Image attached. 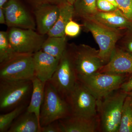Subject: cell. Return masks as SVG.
Masks as SVG:
<instances>
[{
  "label": "cell",
  "instance_id": "cell-1",
  "mask_svg": "<svg viewBox=\"0 0 132 132\" xmlns=\"http://www.w3.org/2000/svg\"><path fill=\"white\" fill-rule=\"evenodd\" d=\"M128 93L120 88L97 101L101 132H118L123 105Z\"/></svg>",
  "mask_w": 132,
  "mask_h": 132
},
{
  "label": "cell",
  "instance_id": "cell-2",
  "mask_svg": "<svg viewBox=\"0 0 132 132\" xmlns=\"http://www.w3.org/2000/svg\"><path fill=\"white\" fill-rule=\"evenodd\" d=\"M71 115L70 108L65 99L49 81H47L40 114L41 127Z\"/></svg>",
  "mask_w": 132,
  "mask_h": 132
},
{
  "label": "cell",
  "instance_id": "cell-3",
  "mask_svg": "<svg viewBox=\"0 0 132 132\" xmlns=\"http://www.w3.org/2000/svg\"><path fill=\"white\" fill-rule=\"evenodd\" d=\"M32 80H1L0 110L9 111L19 106L31 94Z\"/></svg>",
  "mask_w": 132,
  "mask_h": 132
},
{
  "label": "cell",
  "instance_id": "cell-4",
  "mask_svg": "<svg viewBox=\"0 0 132 132\" xmlns=\"http://www.w3.org/2000/svg\"><path fill=\"white\" fill-rule=\"evenodd\" d=\"M78 81L72 54L67 46L49 81L62 97L65 98Z\"/></svg>",
  "mask_w": 132,
  "mask_h": 132
},
{
  "label": "cell",
  "instance_id": "cell-5",
  "mask_svg": "<svg viewBox=\"0 0 132 132\" xmlns=\"http://www.w3.org/2000/svg\"><path fill=\"white\" fill-rule=\"evenodd\" d=\"M127 75H118L97 72L90 75L78 77L97 99L101 98L120 88L128 79Z\"/></svg>",
  "mask_w": 132,
  "mask_h": 132
},
{
  "label": "cell",
  "instance_id": "cell-6",
  "mask_svg": "<svg viewBox=\"0 0 132 132\" xmlns=\"http://www.w3.org/2000/svg\"><path fill=\"white\" fill-rule=\"evenodd\" d=\"M85 29L92 34L98 45L100 55L105 64L109 60L118 41L122 37L121 31L104 26L91 19L83 20Z\"/></svg>",
  "mask_w": 132,
  "mask_h": 132
},
{
  "label": "cell",
  "instance_id": "cell-7",
  "mask_svg": "<svg viewBox=\"0 0 132 132\" xmlns=\"http://www.w3.org/2000/svg\"><path fill=\"white\" fill-rule=\"evenodd\" d=\"M65 99L71 115L88 118L98 115L97 98L78 80Z\"/></svg>",
  "mask_w": 132,
  "mask_h": 132
},
{
  "label": "cell",
  "instance_id": "cell-8",
  "mask_svg": "<svg viewBox=\"0 0 132 132\" xmlns=\"http://www.w3.org/2000/svg\"><path fill=\"white\" fill-rule=\"evenodd\" d=\"M69 46L78 77L99 72L105 65L100 56L99 50L85 44Z\"/></svg>",
  "mask_w": 132,
  "mask_h": 132
},
{
  "label": "cell",
  "instance_id": "cell-9",
  "mask_svg": "<svg viewBox=\"0 0 132 132\" xmlns=\"http://www.w3.org/2000/svg\"><path fill=\"white\" fill-rule=\"evenodd\" d=\"M35 76L33 54H19L0 64L1 80H32Z\"/></svg>",
  "mask_w": 132,
  "mask_h": 132
},
{
  "label": "cell",
  "instance_id": "cell-10",
  "mask_svg": "<svg viewBox=\"0 0 132 132\" xmlns=\"http://www.w3.org/2000/svg\"><path fill=\"white\" fill-rule=\"evenodd\" d=\"M7 33L10 44L19 54H34L41 50L45 40L44 35L34 29L11 28Z\"/></svg>",
  "mask_w": 132,
  "mask_h": 132
},
{
  "label": "cell",
  "instance_id": "cell-11",
  "mask_svg": "<svg viewBox=\"0 0 132 132\" xmlns=\"http://www.w3.org/2000/svg\"><path fill=\"white\" fill-rule=\"evenodd\" d=\"M6 24L9 28L35 30V19L20 0H9L3 7Z\"/></svg>",
  "mask_w": 132,
  "mask_h": 132
},
{
  "label": "cell",
  "instance_id": "cell-12",
  "mask_svg": "<svg viewBox=\"0 0 132 132\" xmlns=\"http://www.w3.org/2000/svg\"><path fill=\"white\" fill-rule=\"evenodd\" d=\"M99 72L114 74L132 75V54L123 48L116 46L109 60Z\"/></svg>",
  "mask_w": 132,
  "mask_h": 132
},
{
  "label": "cell",
  "instance_id": "cell-13",
  "mask_svg": "<svg viewBox=\"0 0 132 132\" xmlns=\"http://www.w3.org/2000/svg\"><path fill=\"white\" fill-rule=\"evenodd\" d=\"M38 32L47 34L57 21L60 11V6L45 4L32 8Z\"/></svg>",
  "mask_w": 132,
  "mask_h": 132
},
{
  "label": "cell",
  "instance_id": "cell-14",
  "mask_svg": "<svg viewBox=\"0 0 132 132\" xmlns=\"http://www.w3.org/2000/svg\"><path fill=\"white\" fill-rule=\"evenodd\" d=\"M59 121L62 132L100 131L98 115L90 118L71 115Z\"/></svg>",
  "mask_w": 132,
  "mask_h": 132
},
{
  "label": "cell",
  "instance_id": "cell-15",
  "mask_svg": "<svg viewBox=\"0 0 132 132\" xmlns=\"http://www.w3.org/2000/svg\"><path fill=\"white\" fill-rule=\"evenodd\" d=\"M35 76L43 82L50 79L55 72L60 60L39 50L33 54Z\"/></svg>",
  "mask_w": 132,
  "mask_h": 132
},
{
  "label": "cell",
  "instance_id": "cell-16",
  "mask_svg": "<svg viewBox=\"0 0 132 132\" xmlns=\"http://www.w3.org/2000/svg\"><path fill=\"white\" fill-rule=\"evenodd\" d=\"M90 19L109 28L120 31L126 30L132 27V21L128 20L119 9L109 12L98 11Z\"/></svg>",
  "mask_w": 132,
  "mask_h": 132
},
{
  "label": "cell",
  "instance_id": "cell-17",
  "mask_svg": "<svg viewBox=\"0 0 132 132\" xmlns=\"http://www.w3.org/2000/svg\"><path fill=\"white\" fill-rule=\"evenodd\" d=\"M40 123L34 113L26 111L13 121L8 132H41Z\"/></svg>",
  "mask_w": 132,
  "mask_h": 132
},
{
  "label": "cell",
  "instance_id": "cell-18",
  "mask_svg": "<svg viewBox=\"0 0 132 132\" xmlns=\"http://www.w3.org/2000/svg\"><path fill=\"white\" fill-rule=\"evenodd\" d=\"M75 15L73 5L66 3L60 6V14L57 21L47 34L48 36L62 37L65 36V29L69 21Z\"/></svg>",
  "mask_w": 132,
  "mask_h": 132
},
{
  "label": "cell",
  "instance_id": "cell-19",
  "mask_svg": "<svg viewBox=\"0 0 132 132\" xmlns=\"http://www.w3.org/2000/svg\"><path fill=\"white\" fill-rule=\"evenodd\" d=\"M32 80V90L31 100L27 108V111L34 113L40 122V109L44 100L46 82H43L35 76Z\"/></svg>",
  "mask_w": 132,
  "mask_h": 132
},
{
  "label": "cell",
  "instance_id": "cell-20",
  "mask_svg": "<svg viewBox=\"0 0 132 132\" xmlns=\"http://www.w3.org/2000/svg\"><path fill=\"white\" fill-rule=\"evenodd\" d=\"M67 46L66 36L62 37L48 36L43 42L41 50L60 60Z\"/></svg>",
  "mask_w": 132,
  "mask_h": 132
},
{
  "label": "cell",
  "instance_id": "cell-21",
  "mask_svg": "<svg viewBox=\"0 0 132 132\" xmlns=\"http://www.w3.org/2000/svg\"><path fill=\"white\" fill-rule=\"evenodd\" d=\"M73 6L75 15L83 20L92 18L98 11L97 0H76Z\"/></svg>",
  "mask_w": 132,
  "mask_h": 132
},
{
  "label": "cell",
  "instance_id": "cell-22",
  "mask_svg": "<svg viewBox=\"0 0 132 132\" xmlns=\"http://www.w3.org/2000/svg\"><path fill=\"white\" fill-rule=\"evenodd\" d=\"M10 43L7 31L0 32V64L6 62L19 54Z\"/></svg>",
  "mask_w": 132,
  "mask_h": 132
},
{
  "label": "cell",
  "instance_id": "cell-23",
  "mask_svg": "<svg viewBox=\"0 0 132 132\" xmlns=\"http://www.w3.org/2000/svg\"><path fill=\"white\" fill-rule=\"evenodd\" d=\"M118 132H132V104L129 94L123 105Z\"/></svg>",
  "mask_w": 132,
  "mask_h": 132
},
{
  "label": "cell",
  "instance_id": "cell-24",
  "mask_svg": "<svg viewBox=\"0 0 132 132\" xmlns=\"http://www.w3.org/2000/svg\"><path fill=\"white\" fill-rule=\"evenodd\" d=\"M26 107V104H22L6 113L0 115V132H7L12 123L24 112Z\"/></svg>",
  "mask_w": 132,
  "mask_h": 132
},
{
  "label": "cell",
  "instance_id": "cell-25",
  "mask_svg": "<svg viewBox=\"0 0 132 132\" xmlns=\"http://www.w3.org/2000/svg\"><path fill=\"white\" fill-rule=\"evenodd\" d=\"M118 9L128 20L132 21V0H116Z\"/></svg>",
  "mask_w": 132,
  "mask_h": 132
},
{
  "label": "cell",
  "instance_id": "cell-26",
  "mask_svg": "<svg viewBox=\"0 0 132 132\" xmlns=\"http://www.w3.org/2000/svg\"><path fill=\"white\" fill-rule=\"evenodd\" d=\"M81 30L80 25L72 19L66 25L65 29V35L70 37H76L79 34Z\"/></svg>",
  "mask_w": 132,
  "mask_h": 132
},
{
  "label": "cell",
  "instance_id": "cell-27",
  "mask_svg": "<svg viewBox=\"0 0 132 132\" xmlns=\"http://www.w3.org/2000/svg\"><path fill=\"white\" fill-rule=\"evenodd\" d=\"M32 8L37 6L45 4H51L60 6L68 2L67 0H25Z\"/></svg>",
  "mask_w": 132,
  "mask_h": 132
},
{
  "label": "cell",
  "instance_id": "cell-28",
  "mask_svg": "<svg viewBox=\"0 0 132 132\" xmlns=\"http://www.w3.org/2000/svg\"><path fill=\"white\" fill-rule=\"evenodd\" d=\"M97 7L98 11L102 12H109L119 9L106 0H97Z\"/></svg>",
  "mask_w": 132,
  "mask_h": 132
},
{
  "label": "cell",
  "instance_id": "cell-29",
  "mask_svg": "<svg viewBox=\"0 0 132 132\" xmlns=\"http://www.w3.org/2000/svg\"><path fill=\"white\" fill-rule=\"evenodd\" d=\"M123 36V48L132 54V27L126 30Z\"/></svg>",
  "mask_w": 132,
  "mask_h": 132
},
{
  "label": "cell",
  "instance_id": "cell-30",
  "mask_svg": "<svg viewBox=\"0 0 132 132\" xmlns=\"http://www.w3.org/2000/svg\"><path fill=\"white\" fill-rule=\"evenodd\" d=\"M41 132H62L59 121H54L41 128Z\"/></svg>",
  "mask_w": 132,
  "mask_h": 132
},
{
  "label": "cell",
  "instance_id": "cell-31",
  "mask_svg": "<svg viewBox=\"0 0 132 132\" xmlns=\"http://www.w3.org/2000/svg\"><path fill=\"white\" fill-rule=\"evenodd\" d=\"M120 89L123 92L129 93L132 92V76L122 84Z\"/></svg>",
  "mask_w": 132,
  "mask_h": 132
},
{
  "label": "cell",
  "instance_id": "cell-32",
  "mask_svg": "<svg viewBox=\"0 0 132 132\" xmlns=\"http://www.w3.org/2000/svg\"><path fill=\"white\" fill-rule=\"evenodd\" d=\"M0 24H6V17L3 8H0Z\"/></svg>",
  "mask_w": 132,
  "mask_h": 132
},
{
  "label": "cell",
  "instance_id": "cell-33",
  "mask_svg": "<svg viewBox=\"0 0 132 132\" xmlns=\"http://www.w3.org/2000/svg\"><path fill=\"white\" fill-rule=\"evenodd\" d=\"M9 0H0V8H3Z\"/></svg>",
  "mask_w": 132,
  "mask_h": 132
},
{
  "label": "cell",
  "instance_id": "cell-34",
  "mask_svg": "<svg viewBox=\"0 0 132 132\" xmlns=\"http://www.w3.org/2000/svg\"><path fill=\"white\" fill-rule=\"evenodd\" d=\"M107 1H108L109 2L111 3L113 5L115 6L116 7L118 8V4H117V2H116V0H106Z\"/></svg>",
  "mask_w": 132,
  "mask_h": 132
},
{
  "label": "cell",
  "instance_id": "cell-35",
  "mask_svg": "<svg viewBox=\"0 0 132 132\" xmlns=\"http://www.w3.org/2000/svg\"><path fill=\"white\" fill-rule=\"evenodd\" d=\"M67 2L71 5H73L76 0H67Z\"/></svg>",
  "mask_w": 132,
  "mask_h": 132
},
{
  "label": "cell",
  "instance_id": "cell-36",
  "mask_svg": "<svg viewBox=\"0 0 132 132\" xmlns=\"http://www.w3.org/2000/svg\"><path fill=\"white\" fill-rule=\"evenodd\" d=\"M128 94L130 95V98H131V104H132V92H130V93H128Z\"/></svg>",
  "mask_w": 132,
  "mask_h": 132
}]
</instances>
